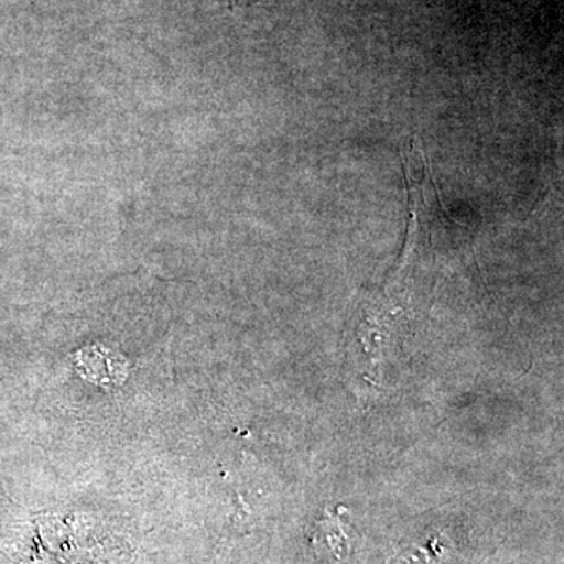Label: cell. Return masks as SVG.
<instances>
[{
    "label": "cell",
    "instance_id": "cell-2",
    "mask_svg": "<svg viewBox=\"0 0 564 564\" xmlns=\"http://www.w3.org/2000/svg\"><path fill=\"white\" fill-rule=\"evenodd\" d=\"M313 544L317 549V554H328L334 564H348L350 540L345 533L339 516H326L318 522Z\"/></svg>",
    "mask_w": 564,
    "mask_h": 564
},
{
    "label": "cell",
    "instance_id": "cell-1",
    "mask_svg": "<svg viewBox=\"0 0 564 564\" xmlns=\"http://www.w3.org/2000/svg\"><path fill=\"white\" fill-rule=\"evenodd\" d=\"M76 370L88 383L118 388L128 378L129 364L120 352L102 345H90L76 352Z\"/></svg>",
    "mask_w": 564,
    "mask_h": 564
}]
</instances>
